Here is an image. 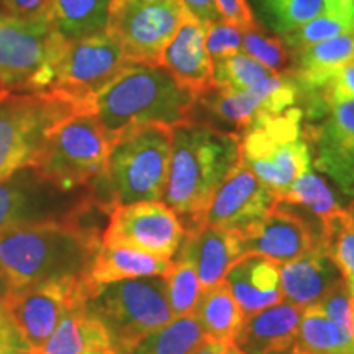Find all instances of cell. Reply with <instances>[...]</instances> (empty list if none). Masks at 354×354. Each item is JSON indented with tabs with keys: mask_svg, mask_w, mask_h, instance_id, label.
<instances>
[{
	"mask_svg": "<svg viewBox=\"0 0 354 354\" xmlns=\"http://www.w3.org/2000/svg\"><path fill=\"white\" fill-rule=\"evenodd\" d=\"M307 136L315 151L313 166L354 198V102L331 107L320 125L308 127Z\"/></svg>",
	"mask_w": 354,
	"mask_h": 354,
	"instance_id": "16",
	"label": "cell"
},
{
	"mask_svg": "<svg viewBox=\"0 0 354 354\" xmlns=\"http://www.w3.org/2000/svg\"><path fill=\"white\" fill-rule=\"evenodd\" d=\"M295 353L354 354V335L339 328L318 305H310L304 308Z\"/></svg>",
	"mask_w": 354,
	"mask_h": 354,
	"instance_id": "29",
	"label": "cell"
},
{
	"mask_svg": "<svg viewBox=\"0 0 354 354\" xmlns=\"http://www.w3.org/2000/svg\"><path fill=\"white\" fill-rule=\"evenodd\" d=\"M343 279L320 241L300 258L281 264L282 300L310 307Z\"/></svg>",
	"mask_w": 354,
	"mask_h": 354,
	"instance_id": "21",
	"label": "cell"
},
{
	"mask_svg": "<svg viewBox=\"0 0 354 354\" xmlns=\"http://www.w3.org/2000/svg\"><path fill=\"white\" fill-rule=\"evenodd\" d=\"M292 354H299V353H295V351H294V353H292Z\"/></svg>",
	"mask_w": 354,
	"mask_h": 354,
	"instance_id": "51",
	"label": "cell"
},
{
	"mask_svg": "<svg viewBox=\"0 0 354 354\" xmlns=\"http://www.w3.org/2000/svg\"><path fill=\"white\" fill-rule=\"evenodd\" d=\"M220 17L240 30L256 25L253 10L248 0H215Z\"/></svg>",
	"mask_w": 354,
	"mask_h": 354,
	"instance_id": "41",
	"label": "cell"
},
{
	"mask_svg": "<svg viewBox=\"0 0 354 354\" xmlns=\"http://www.w3.org/2000/svg\"><path fill=\"white\" fill-rule=\"evenodd\" d=\"M212 64H214V86L223 91H243L276 74L243 51L212 61Z\"/></svg>",
	"mask_w": 354,
	"mask_h": 354,
	"instance_id": "36",
	"label": "cell"
},
{
	"mask_svg": "<svg viewBox=\"0 0 354 354\" xmlns=\"http://www.w3.org/2000/svg\"><path fill=\"white\" fill-rule=\"evenodd\" d=\"M125 51L109 32L71 41L56 66L46 92L76 104H92L95 95L130 64Z\"/></svg>",
	"mask_w": 354,
	"mask_h": 354,
	"instance_id": "12",
	"label": "cell"
},
{
	"mask_svg": "<svg viewBox=\"0 0 354 354\" xmlns=\"http://www.w3.org/2000/svg\"><path fill=\"white\" fill-rule=\"evenodd\" d=\"M318 307L331 322L336 323L339 328L349 331L354 335V317H353V297L349 294V289L342 279L339 282L331 287V289L323 295L318 304Z\"/></svg>",
	"mask_w": 354,
	"mask_h": 354,
	"instance_id": "38",
	"label": "cell"
},
{
	"mask_svg": "<svg viewBox=\"0 0 354 354\" xmlns=\"http://www.w3.org/2000/svg\"><path fill=\"white\" fill-rule=\"evenodd\" d=\"M276 205L304 207L315 216L318 227L322 220L339 209L328 184L320 176L313 174L312 169L300 176L281 197H277Z\"/></svg>",
	"mask_w": 354,
	"mask_h": 354,
	"instance_id": "32",
	"label": "cell"
},
{
	"mask_svg": "<svg viewBox=\"0 0 354 354\" xmlns=\"http://www.w3.org/2000/svg\"><path fill=\"white\" fill-rule=\"evenodd\" d=\"M198 102L215 118L245 131L254 123L295 107L299 102V86L290 71H284L243 91L214 87Z\"/></svg>",
	"mask_w": 354,
	"mask_h": 354,
	"instance_id": "14",
	"label": "cell"
},
{
	"mask_svg": "<svg viewBox=\"0 0 354 354\" xmlns=\"http://www.w3.org/2000/svg\"><path fill=\"white\" fill-rule=\"evenodd\" d=\"M302 315V307L281 300L248 315L232 343L245 354H292Z\"/></svg>",
	"mask_w": 354,
	"mask_h": 354,
	"instance_id": "19",
	"label": "cell"
},
{
	"mask_svg": "<svg viewBox=\"0 0 354 354\" xmlns=\"http://www.w3.org/2000/svg\"><path fill=\"white\" fill-rule=\"evenodd\" d=\"M349 32H354V0H325L317 17L282 37V41L294 56L312 44Z\"/></svg>",
	"mask_w": 354,
	"mask_h": 354,
	"instance_id": "28",
	"label": "cell"
},
{
	"mask_svg": "<svg viewBox=\"0 0 354 354\" xmlns=\"http://www.w3.org/2000/svg\"><path fill=\"white\" fill-rule=\"evenodd\" d=\"M344 282H346V286H348V289H349V294H351V297L354 300V274H353V276H349V277L344 279Z\"/></svg>",
	"mask_w": 354,
	"mask_h": 354,
	"instance_id": "48",
	"label": "cell"
},
{
	"mask_svg": "<svg viewBox=\"0 0 354 354\" xmlns=\"http://www.w3.org/2000/svg\"><path fill=\"white\" fill-rule=\"evenodd\" d=\"M187 15L180 0H113L107 32L131 63L159 64Z\"/></svg>",
	"mask_w": 354,
	"mask_h": 354,
	"instance_id": "11",
	"label": "cell"
},
{
	"mask_svg": "<svg viewBox=\"0 0 354 354\" xmlns=\"http://www.w3.org/2000/svg\"><path fill=\"white\" fill-rule=\"evenodd\" d=\"M240 161L238 133L196 120L172 127L169 174L162 202L179 216L185 232L201 225L216 189Z\"/></svg>",
	"mask_w": 354,
	"mask_h": 354,
	"instance_id": "2",
	"label": "cell"
},
{
	"mask_svg": "<svg viewBox=\"0 0 354 354\" xmlns=\"http://www.w3.org/2000/svg\"><path fill=\"white\" fill-rule=\"evenodd\" d=\"M325 0H256L264 24L286 37L320 13Z\"/></svg>",
	"mask_w": 354,
	"mask_h": 354,
	"instance_id": "33",
	"label": "cell"
},
{
	"mask_svg": "<svg viewBox=\"0 0 354 354\" xmlns=\"http://www.w3.org/2000/svg\"><path fill=\"white\" fill-rule=\"evenodd\" d=\"M0 354H33V353H32V349L19 348V349H8V351H3Z\"/></svg>",
	"mask_w": 354,
	"mask_h": 354,
	"instance_id": "47",
	"label": "cell"
},
{
	"mask_svg": "<svg viewBox=\"0 0 354 354\" xmlns=\"http://www.w3.org/2000/svg\"><path fill=\"white\" fill-rule=\"evenodd\" d=\"M171 266L172 259L158 258L133 248L102 245L88 266L86 277L94 286H105L125 279L166 276Z\"/></svg>",
	"mask_w": 354,
	"mask_h": 354,
	"instance_id": "23",
	"label": "cell"
},
{
	"mask_svg": "<svg viewBox=\"0 0 354 354\" xmlns=\"http://www.w3.org/2000/svg\"><path fill=\"white\" fill-rule=\"evenodd\" d=\"M353 317H354V300H353Z\"/></svg>",
	"mask_w": 354,
	"mask_h": 354,
	"instance_id": "50",
	"label": "cell"
},
{
	"mask_svg": "<svg viewBox=\"0 0 354 354\" xmlns=\"http://www.w3.org/2000/svg\"><path fill=\"white\" fill-rule=\"evenodd\" d=\"M113 138L92 109H77L44 135L30 169L59 190L91 185L107 162Z\"/></svg>",
	"mask_w": 354,
	"mask_h": 354,
	"instance_id": "5",
	"label": "cell"
},
{
	"mask_svg": "<svg viewBox=\"0 0 354 354\" xmlns=\"http://www.w3.org/2000/svg\"><path fill=\"white\" fill-rule=\"evenodd\" d=\"M8 92H10V91H7L6 87H2V86H0V100H2L3 97H6V95L8 94Z\"/></svg>",
	"mask_w": 354,
	"mask_h": 354,
	"instance_id": "49",
	"label": "cell"
},
{
	"mask_svg": "<svg viewBox=\"0 0 354 354\" xmlns=\"http://www.w3.org/2000/svg\"><path fill=\"white\" fill-rule=\"evenodd\" d=\"M172 128L146 123L115 136L100 176L88 185L87 201L112 212L135 202L161 201L169 174Z\"/></svg>",
	"mask_w": 354,
	"mask_h": 354,
	"instance_id": "3",
	"label": "cell"
},
{
	"mask_svg": "<svg viewBox=\"0 0 354 354\" xmlns=\"http://www.w3.org/2000/svg\"><path fill=\"white\" fill-rule=\"evenodd\" d=\"M238 234L245 256L259 254L279 266L300 258L318 241L312 223L282 205H274L263 220Z\"/></svg>",
	"mask_w": 354,
	"mask_h": 354,
	"instance_id": "17",
	"label": "cell"
},
{
	"mask_svg": "<svg viewBox=\"0 0 354 354\" xmlns=\"http://www.w3.org/2000/svg\"><path fill=\"white\" fill-rule=\"evenodd\" d=\"M241 50L274 73H284L289 66V50L282 39L271 38L259 30L258 25L241 30Z\"/></svg>",
	"mask_w": 354,
	"mask_h": 354,
	"instance_id": "37",
	"label": "cell"
},
{
	"mask_svg": "<svg viewBox=\"0 0 354 354\" xmlns=\"http://www.w3.org/2000/svg\"><path fill=\"white\" fill-rule=\"evenodd\" d=\"M0 284H2V282H0ZM0 295H2V294H0Z\"/></svg>",
	"mask_w": 354,
	"mask_h": 354,
	"instance_id": "52",
	"label": "cell"
},
{
	"mask_svg": "<svg viewBox=\"0 0 354 354\" xmlns=\"http://www.w3.org/2000/svg\"><path fill=\"white\" fill-rule=\"evenodd\" d=\"M97 289L99 286L92 284L86 274L44 279L6 289L0 304L33 353L46 343L61 317L74 305L86 304Z\"/></svg>",
	"mask_w": 354,
	"mask_h": 354,
	"instance_id": "10",
	"label": "cell"
},
{
	"mask_svg": "<svg viewBox=\"0 0 354 354\" xmlns=\"http://www.w3.org/2000/svg\"><path fill=\"white\" fill-rule=\"evenodd\" d=\"M112 346L100 320L86 308V304L71 307L61 317L50 338L33 354H84L94 348Z\"/></svg>",
	"mask_w": 354,
	"mask_h": 354,
	"instance_id": "24",
	"label": "cell"
},
{
	"mask_svg": "<svg viewBox=\"0 0 354 354\" xmlns=\"http://www.w3.org/2000/svg\"><path fill=\"white\" fill-rule=\"evenodd\" d=\"M274 205L276 196L240 161L216 189L201 225L243 233L263 220Z\"/></svg>",
	"mask_w": 354,
	"mask_h": 354,
	"instance_id": "15",
	"label": "cell"
},
{
	"mask_svg": "<svg viewBox=\"0 0 354 354\" xmlns=\"http://www.w3.org/2000/svg\"><path fill=\"white\" fill-rule=\"evenodd\" d=\"M207 25L187 15L159 57V66L169 71L180 86L198 99L214 88V64L205 48Z\"/></svg>",
	"mask_w": 354,
	"mask_h": 354,
	"instance_id": "18",
	"label": "cell"
},
{
	"mask_svg": "<svg viewBox=\"0 0 354 354\" xmlns=\"http://www.w3.org/2000/svg\"><path fill=\"white\" fill-rule=\"evenodd\" d=\"M84 354H118L112 346L109 348H94V349H88Z\"/></svg>",
	"mask_w": 354,
	"mask_h": 354,
	"instance_id": "45",
	"label": "cell"
},
{
	"mask_svg": "<svg viewBox=\"0 0 354 354\" xmlns=\"http://www.w3.org/2000/svg\"><path fill=\"white\" fill-rule=\"evenodd\" d=\"M225 346H227V344L210 342V339H203V342L190 354H221Z\"/></svg>",
	"mask_w": 354,
	"mask_h": 354,
	"instance_id": "44",
	"label": "cell"
},
{
	"mask_svg": "<svg viewBox=\"0 0 354 354\" xmlns=\"http://www.w3.org/2000/svg\"><path fill=\"white\" fill-rule=\"evenodd\" d=\"M68 43L46 15L19 19L0 12V86L12 92H46Z\"/></svg>",
	"mask_w": 354,
	"mask_h": 354,
	"instance_id": "8",
	"label": "cell"
},
{
	"mask_svg": "<svg viewBox=\"0 0 354 354\" xmlns=\"http://www.w3.org/2000/svg\"><path fill=\"white\" fill-rule=\"evenodd\" d=\"M197 104L198 97L180 86L169 71L145 63L128 64L92 102L94 113L113 140L135 125L159 123L172 128L194 120Z\"/></svg>",
	"mask_w": 354,
	"mask_h": 354,
	"instance_id": "4",
	"label": "cell"
},
{
	"mask_svg": "<svg viewBox=\"0 0 354 354\" xmlns=\"http://www.w3.org/2000/svg\"><path fill=\"white\" fill-rule=\"evenodd\" d=\"M28 196L19 183L0 180V232L21 220L26 212Z\"/></svg>",
	"mask_w": 354,
	"mask_h": 354,
	"instance_id": "40",
	"label": "cell"
},
{
	"mask_svg": "<svg viewBox=\"0 0 354 354\" xmlns=\"http://www.w3.org/2000/svg\"><path fill=\"white\" fill-rule=\"evenodd\" d=\"M180 3L192 19L203 25H210L216 20H221L215 0H180Z\"/></svg>",
	"mask_w": 354,
	"mask_h": 354,
	"instance_id": "43",
	"label": "cell"
},
{
	"mask_svg": "<svg viewBox=\"0 0 354 354\" xmlns=\"http://www.w3.org/2000/svg\"><path fill=\"white\" fill-rule=\"evenodd\" d=\"M318 241L333 261L343 279L354 274V205L338 210L320 221Z\"/></svg>",
	"mask_w": 354,
	"mask_h": 354,
	"instance_id": "31",
	"label": "cell"
},
{
	"mask_svg": "<svg viewBox=\"0 0 354 354\" xmlns=\"http://www.w3.org/2000/svg\"><path fill=\"white\" fill-rule=\"evenodd\" d=\"M91 107L55 92H8L0 100V180L30 169L48 130L74 110Z\"/></svg>",
	"mask_w": 354,
	"mask_h": 354,
	"instance_id": "9",
	"label": "cell"
},
{
	"mask_svg": "<svg viewBox=\"0 0 354 354\" xmlns=\"http://www.w3.org/2000/svg\"><path fill=\"white\" fill-rule=\"evenodd\" d=\"M82 203L61 218L20 220L0 232V282L17 289L44 279L82 276L102 234L82 223Z\"/></svg>",
	"mask_w": 354,
	"mask_h": 354,
	"instance_id": "1",
	"label": "cell"
},
{
	"mask_svg": "<svg viewBox=\"0 0 354 354\" xmlns=\"http://www.w3.org/2000/svg\"><path fill=\"white\" fill-rule=\"evenodd\" d=\"M241 30L223 19L207 25L205 48L212 61L221 59V57L241 51Z\"/></svg>",
	"mask_w": 354,
	"mask_h": 354,
	"instance_id": "39",
	"label": "cell"
},
{
	"mask_svg": "<svg viewBox=\"0 0 354 354\" xmlns=\"http://www.w3.org/2000/svg\"><path fill=\"white\" fill-rule=\"evenodd\" d=\"M165 281L172 317L177 318L194 313L202 294L201 279L194 264L189 259L176 258L165 276Z\"/></svg>",
	"mask_w": 354,
	"mask_h": 354,
	"instance_id": "35",
	"label": "cell"
},
{
	"mask_svg": "<svg viewBox=\"0 0 354 354\" xmlns=\"http://www.w3.org/2000/svg\"><path fill=\"white\" fill-rule=\"evenodd\" d=\"M50 0H0V12L19 19L43 17Z\"/></svg>",
	"mask_w": 354,
	"mask_h": 354,
	"instance_id": "42",
	"label": "cell"
},
{
	"mask_svg": "<svg viewBox=\"0 0 354 354\" xmlns=\"http://www.w3.org/2000/svg\"><path fill=\"white\" fill-rule=\"evenodd\" d=\"M221 354H245L241 351V349H238L236 346H234L233 343H228L227 346H225V349H223V353Z\"/></svg>",
	"mask_w": 354,
	"mask_h": 354,
	"instance_id": "46",
	"label": "cell"
},
{
	"mask_svg": "<svg viewBox=\"0 0 354 354\" xmlns=\"http://www.w3.org/2000/svg\"><path fill=\"white\" fill-rule=\"evenodd\" d=\"M294 57L295 68L290 73L297 82L299 92L312 91L336 69L354 61V32L323 39L299 51Z\"/></svg>",
	"mask_w": 354,
	"mask_h": 354,
	"instance_id": "26",
	"label": "cell"
},
{
	"mask_svg": "<svg viewBox=\"0 0 354 354\" xmlns=\"http://www.w3.org/2000/svg\"><path fill=\"white\" fill-rule=\"evenodd\" d=\"M194 315L201 323L205 339L223 344L233 342L246 318L225 279L202 289Z\"/></svg>",
	"mask_w": 354,
	"mask_h": 354,
	"instance_id": "27",
	"label": "cell"
},
{
	"mask_svg": "<svg viewBox=\"0 0 354 354\" xmlns=\"http://www.w3.org/2000/svg\"><path fill=\"white\" fill-rule=\"evenodd\" d=\"M185 236L183 221L165 202L118 205L109 214L102 245L125 246L158 258L172 259Z\"/></svg>",
	"mask_w": 354,
	"mask_h": 354,
	"instance_id": "13",
	"label": "cell"
},
{
	"mask_svg": "<svg viewBox=\"0 0 354 354\" xmlns=\"http://www.w3.org/2000/svg\"><path fill=\"white\" fill-rule=\"evenodd\" d=\"M205 336L194 313L172 318L167 325L145 336L130 354H190Z\"/></svg>",
	"mask_w": 354,
	"mask_h": 354,
	"instance_id": "30",
	"label": "cell"
},
{
	"mask_svg": "<svg viewBox=\"0 0 354 354\" xmlns=\"http://www.w3.org/2000/svg\"><path fill=\"white\" fill-rule=\"evenodd\" d=\"M300 97H307L308 118H322L335 105L354 102V61L331 73L318 87L299 92Z\"/></svg>",
	"mask_w": 354,
	"mask_h": 354,
	"instance_id": "34",
	"label": "cell"
},
{
	"mask_svg": "<svg viewBox=\"0 0 354 354\" xmlns=\"http://www.w3.org/2000/svg\"><path fill=\"white\" fill-rule=\"evenodd\" d=\"M113 0H50L44 10L48 21L66 41L107 32Z\"/></svg>",
	"mask_w": 354,
	"mask_h": 354,
	"instance_id": "25",
	"label": "cell"
},
{
	"mask_svg": "<svg viewBox=\"0 0 354 354\" xmlns=\"http://www.w3.org/2000/svg\"><path fill=\"white\" fill-rule=\"evenodd\" d=\"M297 107L254 123L241 136V161L277 197L310 171L312 148Z\"/></svg>",
	"mask_w": 354,
	"mask_h": 354,
	"instance_id": "7",
	"label": "cell"
},
{
	"mask_svg": "<svg viewBox=\"0 0 354 354\" xmlns=\"http://www.w3.org/2000/svg\"><path fill=\"white\" fill-rule=\"evenodd\" d=\"M245 315H253L282 300L281 266L259 254H246L225 276Z\"/></svg>",
	"mask_w": 354,
	"mask_h": 354,
	"instance_id": "22",
	"label": "cell"
},
{
	"mask_svg": "<svg viewBox=\"0 0 354 354\" xmlns=\"http://www.w3.org/2000/svg\"><path fill=\"white\" fill-rule=\"evenodd\" d=\"M176 254L194 264L202 289H207L223 281L228 269L245 256V251L236 232L201 225L185 232Z\"/></svg>",
	"mask_w": 354,
	"mask_h": 354,
	"instance_id": "20",
	"label": "cell"
},
{
	"mask_svg": "<svg viewBox=\"0 0 354 354\" xmlns=\"http://www.w3.org/2000/svg\"><path fill=\"white\" fill-rule=\"evenodd\" d=\"M86 308L105 326L118 354H130L145 336L174 318L167 302L165 276L99 286Z\"/></svg>",
	"mask_w": 354,
	"mask_h": 354,
	"instance_id": "6",
	"label": "cell"
}]
</instances>
